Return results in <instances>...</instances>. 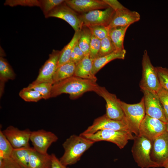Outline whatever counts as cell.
<instances>
[{
    "label": "cell",
    "mask_w": 168,
    "mask_h": 168,
    "mask_svg": "<svg viewBox=\"0 0 168 168\" xmlns=\"http://www.w3.org/2000/svg\"><path fill=\"white\" fill-rule=\"evenodd\" d=\"M99 86L93 81L73 76L53 84L50 98L65 93L69 95L71 99H75L87 92L96 93Z\"/></svg>",
    "instance_id": "obj_1"
},
{
    "label": "cell",
    "mask_w": 168,
    "mask_h": 168,
    "mask_svg": "<svg viewBox=\"0 0 168 168\" xmlns=\"http://www.w3.org/2000/svg\"><path fill=\"white\" fill-rule=\"evenodd\" d=\"M95 143L80 135L70 136L62 144L64 152L59 159L60 162L67 166L75 164Z\"/></svg>",
    "instance_id": "obj_2"
},
{
    "label": "cell",
    "mask_w": 168,
    "mask_h": 168,
    "mask_svg": "<svg viewBox=\"0 0 168 168\" xmlns=\"http://www.w3.org/2000/svg\"><path fill=\"white\" fill-rule=\"evenodd\" d=\"M133 140L131 151L138 166L142 168L158 167L151 157L152 141L141 135L134 136Z\"/></svg>",
    "instance_id": "obj_3"
},
{
    "label": "cell",
    "mask_w": 168,
    "mask_h": 168,
    "mask_svg": "<svg viewBox=\"0 0 168 168\" xmlns=\"http://www.w3.org/2000/svg\"><path fill=\"white\" fill-rule=\"evenodd\" d=\"M120 103L130 131L138 136L140 124L146 115L143 98L136 104H129L120 100Z\"/></svg>",
    "instance_id": "obj_4"
},
{
    "label": "cell",
    "mask_w": 168,
    "mask_h": 168,
    "mask_svg": "<svg viewBox=\"0 0 168 168\" xmlns=\"http://www.w3.org/2000/svg\"><path fill=\"white\" fill-rule=\"evenodd\" d=\"M80 135L95 142L106 141L116 145L119 148H124L129 140H133L134 136L129 131H116L103 129L92 134H83Z\"/></svg>",
    "instance_id": "obj_5"
},
{
    "label": "cell",
    "mask_w": 168,
    "mask_h": 168,
    "mask_svg": "<svg viewBox=\"0 0 168 168\" xmlns=\"http://www.w3.org/2000/svg\"><path fill=\"white\" fill-rule=\"evenodd\" d=\"M142 75L139 86L141 90L156 92L161 87L156 68L152 64L147 51H143L142 60Z\"/></svg>",
    "instance_id": "obj_6"
},
{
    "label": "cell",
    "mask_w": 168,
    "mask_h": 168,
    "mask_svg": "<svg viewBox=\"0 0 168 168\" xmlns=\"http://www.w3.org/2000/svg\"><path fill=\"white\" fill-rule=\"evenodd\" d=\"M96 93L105 100L106 103L105 114L109 118L119 121L125 119L120 100L115 94L110 92L105 87L100 86Z\"/></svg>",
    "instance_id": "obj_7"
},
{
    "label": "cell",
    "mask_w": 168,
    "mask_h": 168,
    "mask_svg": "<svg viewBox=\"0 0 168 168\" xmlns=\"http://www.w3.org/2000/svg\"><path fill=\"white\" fill-rule=\"evenodd\" d=\"M103 129L130 131L125 119L115 120L109 118L105 114L94 119L92 124L82 133L92 134Z\"/></svg>",
    "instance_id": "obj_8"
},
{
    "label": "cell",
    "mask_w": 168,
    "mask_h": 168,
    "mask_svg": "<svg viewBox=\"0 0 168 168\" xmlns=\"http://www.w3.org/2000/svg\"><path fill=\"white\" fill-rule=\"evenodd\" d=\"M115 12L110 7L104 10H96L86 13L79 14V17L83 26L87 27L93 26L108 27Z\"/></svg>",
    "instance_id": "obj_9"
},
{
    "label": "cell",
    "mask_w": 168,
    "mask_h": 168,
    "mask_svg": "<svg viewBox=\"0 0 168 168\" xmlns=\"http://www.w3.org/2000/svg\"><path fill=\"white\" fill-rule=\"evenodd\" d=\"M143 92L146 114L166 123L164 109L156 92L148 90Z\"/></svg>",
    "instance_id": "obj_10"
},
{
    "label": "cell",
    "mask_w": 168,
    "mask_h": 168,
    "mask_svg": "<svg viewBox=\"0 0 168 168\" xmlns=\"http://www.w3.org/2000/svg\"><path fill=\"white\" fill-rule=\"evenodd\" d=\"M45 17L46 18L53 17L62 19L68 23L75 32L81 30L83 26L79 14L68 6L65 1L56 6Z\"/></svg>",
    "instance_id": "obj_11"
},
{
    "label": "cell",
    "mask_w": 168,
    "mask_h": 168,
    "mask_svg": "<svg viewBox=\"0 0 168 168\" xmlns=\"http://www.w3.org/2000/svg\"><path fill=\"white\" fill-rule=\"evenodd\" d=\"M151 157L159 167L168 161V132L166 131L152 141Z\"/></svg>",
    "instance_id": "obj_12"
},
{
    "label": "cell",
    "mask_w": 168,
    "mask_h": 168,
    "mask_svg": "<svg viewBox=\"0 0 168 168\" xmlns=\"http://www.w3.org/2000/svg\"><path fill=\"white\" fill-rule=\"evenodd\" d=\"M166 123L146 114L140 124L139 135L152 141L166 131Z\"/></svg>",
    "instance_id": "obj_13"
},
{
    "label": "cell",
    "mask_w": 168,
    "mask_h": 168,
    "mask_svg": "<svg viewBox=\"0 0 168 168\" xmlns=\"http://www.w3.org/2000/svg\"><path fill=\"white\" fill-rule=\"evenodd\" d=\"M58 139L53 133L42 129L32 131L30 138L34 149L42 154L47 153L49 148Z\"/></svg>",
    "instance_id": "obj_14"
},
{
    "label": "cell",
    "mask_w": 168,
    "mask_h": 168,
    "mask_svg": "<svg viewBox=\"0 0 168 168\" xmlns=\"http://www.w3.org/2000/svg\"><path fill=\"white\" fill-rule=\"evenodd\" d=\"M31 132L29 129L21 130L12 125L2 131L14 148L30 147L29 142Z\"/></svg>",
    "instance_id": "obj_15"
},
{
    "label": "cell",
    "mask_w": 168,
    "mask_h": 168,
    "mask_svg": "<svg viewBox=\"0 0 168 168\" xmlns=\"http://www.w3.org/2000/svg\"><path fill=\"white\" fill-rule=\"evenodd\" d=\"M60 51L54 49L48 59L40 70L35 83L48 82L53 84V77L57 68Z\"/></svg>",
    "instance_id": "obj_16"
},
{
    "label": "cell",
    "mask_w": 168,
    "mask_h": 168,
    "mask_svg": "<svg viewBox=\"0 0 168 168\" xmlns=\"http://www.w3.org/2000/svg\"><path fill=\"white\" fill-rule=\"evenodd\" d=\"M65 2L75 11L80 14L110 7L103 0H66Z\"/></svg>",
    "instance_id": "obj_17"
},
{
    "label": "cell",
    "mask_w": 168,
    "mask_h": 168,
    "mask_svg": "<svg viewBox=\"0 0 168 168\" xmlns=\"http://www.w3.org/2000/svg\"><path fill=\"white\" fill-rule=\"evenodd\" d=\"M140 18V15L138 12L131 11L126 7L115 12L114 16L107 27L110 28L130 26L139 21Z\"/></svg>",
    "instance_id": "obj_18"
},
{
    "label": "cell",
    "mask_w": 168,
    "mask_h": 168,
    "mask_svg": "<svg viewBox=\"0 0 168 168\" xmlns=\"http://www.w3.org/2000/svg\"><path fill=\"white\" fill-rule=\"evenodd\" d=\"M92 64L93 61L89 54L85 55L82 59L76 64L74 76L96 82L97 78L92 72Z\"/></svg>",
    "instance_id": "obj_19"
},
{
    "label": "cell",
    "mask_w": 168,
    "mask_h": 168,
    "mask_svg": "<svg viewBox=\"0 0 168 168\" xmlns=\"http://www.w3.org/2000/svg\"><path fill=\"white\" fill-rule=\"evenodd\" d=\"M126 54V51L116 50L109 54L97 58L93 60L92 72L95 75L105 65L115 59H124Z\"/></svg>",
    "instance_id": "obj_20"
},
{
    "label": "cell",
    "mask_w": 168,
    "mask_h": 168,
    "mask_svg": "<svg viewBox=\"0 0 168 168\" xmlns=\"http://www.w3.org/2000/svg\"><path fill=\"white\" fill-rule=\"evenodd\" d=\"M51 154L39 152L33 148L30 153L29 168H51Z\"/></svg>",
    "instance_id": "obj_21"
},
{
    "label": "cell",
    "mask_w": 168,
    "mask_h": 168,
    "mask_svg": "<svg viewBox=\"0 0 168 168\" xmlns=\"http://www.w3.org/2000/svg\"><path fill=\"white\" fill-rule=\"evenodd\" d=\"M130 26H117L109 28V36L116 50L124 49V42L126 31Z\"/></svg>",
    "instance_id": "obj_22"
},
{
    "label": "cell",
    "mask_w": 168,
    "mask_h": 168,
    "mask_svg": "<svg viewBox=\"0 0 168 168\" xmlns=\"http://www.w3.org/2000/svg\"><path fill=\"white\" fill-rule=\"evenodd\" d=\"M76 64L69 61L58 67L53 77V84L74 76Z\"/></svg>",
    "instance_id": "obj_23"
},
{
    "label": "cell",
    "mask_w": 168,
    "mask_h": 168,
    "mask_svg": "<svg viewBox=\"0 0 168 168\" xmlns=\"http://www.w3.org/2000/svg\"><path fill=\"white\" fill-rule=\"evenodd\" d=\"M81 31V30L75 31L70 42L60 51L57 68L70 61L73 49L78 42L80 37Z\"/></svg>",
    "instance_id": "obj_24"
},
{
    "label": "cell",
    "mask_w": 168,
    "mask_h": 168,
    "mask_svg": "<svg viewBox=\"0 0 168 168\" xmlns=\"http://www.w3.org/2000/svg\"><path fill=\"white\" fill-rule=\"evenodd\" d=\"M15 77V73L11 66L6 59L0 58V93L2 94L4 84L8 80H13Z\"/></svg>",
    "instance_id": "obj_25"
},
{
    "label": "cell",
    "mask_w": 168,
    "mask_h": 168,
    "mask_svg": "<svg viewBox=\"0 0 168 168\" xmlns=\"http://www.w3.org/2000/svg\"><path fill=\"white\" fill-rule=\"evenodd\" d=\"M32 147L14 148L11 157L24 168H29L30 156Z\"/></svg>",
    "instance_id": "obj_26"
},
{
    "label": "cell",
    "mask_w": 168,
    "mask_h": 168,
    "mask_svg": "<svg viewBox=\"0 0 168 168\" xmlns=\"http://www.w3.org/2000/svg\"><path fill=\"white\" fill-rule=\"evenodd\" d=\"M92 34L88 27L83 26L78 40L79 46L85 55L89 54Z\"/></svg>",
    "instance_id": "obj_27"
},
{
    "label": "cell",
    "mask_w": 168,
    "mask_h": 168,
    "mask_svg": "<svg viewBox=\"0 0 168 168\" xmlns=\"http://www.w3.org/2000/svg\"><path fill=\"white\" fill-rule=\"evenodd\" d=\"M14 148L0 130V160L11 157Z\"/></svg>",
    "instance_id": "obj_28"
},
{
    "label": "cell",
    "mask_w": 168,
    "mask_h": 168,
    "mask_svg": "<svg viewBox=\"0 0 168 168\" xmlns=\"http://www.w3.org/2000/svg\"><path fill=\"white\" fill-rule=\"evenodd\" d=\"M53 84L50 83L42 82L30 84L28 87L39 92L43 99L46 100L50 98Z\"/></svg>",
    "instance_id": "obj_29"
},
{
    "label": "cell",
    "mask_w": 168,
    "mask_h": 168,
    "mask_svg": "<svg viewBox=\"0 0 168 168\" xmlns=\"http://www.w3.org/2000/svg\"><path fill=\"white\" fill-rule=\"evenodd\" d=\"M19 95L23 100L27 102H37L43 99L39 92L28 86L21 90L19 93Z\"/></svg>",
    "instance_id": "obj_30"
},
{
    "label": "cell",
    "mask_w": 168,
    "mask_h": 168,
    "mask_svg": "<svg viewBox=\"0 0 168 168\" xmlns=\"http://www.w3.org/2000/svg\"><path fill=\"white\" fill-rule=\"evenodd\" d=\"M116 50L112 41L108 36L101 40L100 47L96 58L109 54Z\"/></svg>",
    "instance_id": "obj_31"
},
{
    "label": "cell",
    "mask_w": 168,
    "mask_h": 168,
    "mask_svg": "<svg viewBox=\"0 0 168 168\" xmlns=\"http://www.w3.org/2000/svg\"><path fill=\"white\" fill-rule=\"evenodd\" d=\"M4 4L11 7L17 6L40 7V0H6Z\"/></svg>",
    "instance_id": "obj_32"
},
{
    "label": "cell",
    "mask_w": 168,
    "mask_h": 168,
    "mask_svg": "<svg viewBox=\"0 0 168 168\" xmlns=\"http://www.w3.org/2000/svg\"><path fill=\"white\" fill-rule=\"evenodd\" d=\"M64 1V0H40V8L45 16L56 6Z\"/></svg>",
    "instance_id": "obj_33"
},
{
    "label": "cell",
    "mask_w": 168,
    "mask_h": 168,
    "mask_svg": "<svg viewBox=\"0 0 168 168\" xmlns=\"http://www.w3.org/2000/svg\"><path fill=\"white\" fill-rule=\"evenodd\" d=\"M93 35L101 40L109 36V28L102 26H93L88 27Z\"/></svg>",
    "instance_id": "obj_34"
},
{
    "label": "cell",
    "mask_w": 168,
    "mask_h": 168,
    "mask_svg": "<svg viewBox=\"0 0 168 168\" xmlns=\"http://www.w3.org/2000/svg\"><path fill=\"white\" fill-rule=\"evenodd\" d=\"M156 68L161 86L168 91V68L161 66Z\"/></svg>",
    "instance_id": "obj_35"
},
{
    "label": "cell",
    "mask_w": 168,
    "mask_h": 168,
    "mask_svg": "<svg viewBox=\"0 0 168 168\" xmlns=\"http://www.w3.org/2000/svg\"><path fill=\"white\" fill-rule=\"evenodd\" d=\"M101 40L92 35L90 46L89 55L93 61L97 56L100 50Z\"/></svg>",
    "instance_id": "obj_36"
},
{
    "label": "cell",
    "mask_w": 168,
    "mask_h": 168,
    "mask_svg": "<svg viewBox=\"0 0 168 168\" xmlns=\"http://www.w3.org/2000/svg\"><path fill=\"white\" fill-rule=\"evenodd\" d=\"M157 93L163 107L167 121H168V91L161 86Z\"/></svg>",
    "instance_id": "obj_37"
},
{
    "label": "cell",
    "mask_w": 168,
    "mask_h": 168,
    "mask_svg": "<svg viewBox=\"0 0 168 168\" xmlns=\"http://www.w3.org/2000/svg\"><path fill=\"white\" fill-rule=\"evenodd\" d=\"M85 55L79 48L77 42L73 49L70 61L76 64L82 59Z\"/></svg>",
    "instance_id": "obj_38"
},
{
    "label": "cell",
    "mask_w": 168,
    "mask_h": 168,
    "mask_svg": "<svg viewBox=\"0 0 168 168\" xmlns=\"http://www.w3.org/2000/svg\"><path fill=\"white\" fill-rule=\"evenodd\" d=\"M0 168H24L11 157L0 160Z\"/></svg>",
    "instance_id": "obj_39"
},
{
    "label": "cell",
    "mask_w": 168,
    "mask_h": 168,
    "mask_svg": "<svg viewBox=\"0 0 168 168\" xmlns=\"http://www.w3.org/2000/svg\"><path fill=\"white\" fill-rule=\"evenodd\" d=\"M103 1L115 12L126 8L117 0H103Z\"/></svg>",
    "instance_id": "obj_40"
},
{
    "label": "cell",
    "mask_w": 168,
    "mask_h": 168,
    "mask_svg": "<svg viewBox=\"0 0 168 168\" xmlns=\"http://www.w3.org/2000/svg\"><path fill=\"white\" fill-rule=\"evenodd\" d=\"M51 168H69L63 164L54 154H51Z\"/></svg>",
    "instance_id": "obj_41"
},
{
    "label": "cell",
    "mask_w": 168,
    "mask_h": 168,
    "mask_svg": "<svg viewBox=\"0 0 168 168\" xmlns=\"http://www.w3.org/2000/svg\"><path fill=\"white\" fill-rule=\"evenodd\" d=\"M163 167L165 168H168V161L165 164Z\"/></svg>",
    "instance_id": "obj_42"
},
{
    "label": "cell",
    "mask_w": 168,
    "mask_h": 168,
    "mask_svg": "<svg viewBox=\"0 0 168 168\" xmlns=\"http://www.w3.org/2000/svg\"><path fill=\"white\" fill-rule=\"evenodd\" d=\"M166 130L168 132V121L166 123Z\"/></svg>",
    "instance_id": "obj_43"
}]
</instances>
